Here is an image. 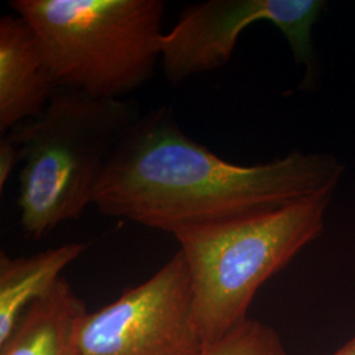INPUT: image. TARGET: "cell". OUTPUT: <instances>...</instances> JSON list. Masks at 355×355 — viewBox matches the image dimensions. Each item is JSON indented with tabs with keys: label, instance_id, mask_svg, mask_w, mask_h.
Masks as SVG:
<instances>
[{
	"label": "cell",
	"instance_id": "cell-1",
	"mask_svg": "<svg viewBox=\"0 0 355 355\" xmlns=\"http://www.w3.org/2000/svg\"><path fill=\"white\" fill-rule=\"evenodd\" d=\"M343 171L334 155L316 153L253 166L224 161L189 137L162 105L141 114L117 142L92 205L104 216L174 234L331 192Z\"/></svg>",
	"mask_w": 355,
	"mask_h": 355
},
{
	"label": "cell",
	"instance_id": "cell-2",
	"mask_svg": "<svg viewBox=\"0 0 355 355\" xmlns=\"http://www.w3.org/2000/svg\"><path fill=\"white\" fill-rule=\"evenodd\" d=\"M141 114L135 102L60 89L42 114L7 133L21 152L17 205L29 239L41 240L94 204L110 155Z\"/></svg>",
	"mask_w": 355,
	"mask_h": 355
},
{
	"label": "cell",
	"instance_id": "cell-3",
	"mask_svg": "<svg viewBox=\"0 0 355 355\" xmlns=\"http://www.w3.org/2000/svg\"><path fill=\"white\" fill-rule=\"evenodd\" d=\"M333 193L173 234L190 272L193 318L205 347L243 324L263 283L318 239Z\"/></svg>",
	"mask_w": 355,
	"mask_h": 355
},
{
	"label": "cell",
	"instance_id": "cell-4",
	"mask_svg": "<svg viewBox=\"0 0 355 355\" xmlns=\"http://www.w3.org/2000/svg\"><path fill=\"white\" fill-rule=\"evenodd\" d=\"M58 89L123 99L161 61L162 0H12Z\"/></svg>",
	"mask_w": 355,
	"mask_h": 355
},
{
	"label": "cell",
	"instance_id": "cell-5",
	"mask_svg": "<svg viewBox=\"0 0 355 355\" xmlns=\"http://www.w3.org/2000/svg\"><path fill=\"white\" fill-rule=\"evenodd\" d=\"M325 7L321 0H209L191 4L161 40L166 79L180 85L191 76L223 67L242 32L268 21L287 38L296 62L306 67L305 82H312L316 71L312 29Z\"/></svg>",
	"mask_w": 355,
	"mask_h": 355
},
{
	"label": "cell",
	"instance_id": "cell-6",
	"mask_svg": "<svg viewBox=\"0 0 355 355\" xmlns=\"http://www.w3.org/2000/svg\"><path fill=\"white\" fill-rule=\"evenodd\" d=\"M204 349L179 252L152 278L87 312L79 329L80 355H202Z\"/></svg>",
	"mask_w": 355,
	"mask_h": 355
},
{
	"label": "cell",
	"instance_id": "cell-7",
	"mask_svg": "<svg viewBox=\"0 0 355 355\" xmlns=\"http://www.w3.org/2000/svg\"><path fill=\"white\" fill-rule=\"evenodd\" d=\"M33 29L19 15L0 19V132L35 119L58 91Z\"/></svg>",
	"mask_w": 355,
	"mask_h": 355
},
{
	"label": "cell",
	"instance_id": "cell-8",
	"mask_svg": "<svg viewBox=\"0 0 355 355\" xmlns=\"http://www.w3.org/2000/svg\"><path fill=\"white\" fill-rule=\"evenodd\" d=\"M87 315L85 303L64 279L28 306L0 355H80L79 329Z\"/></svg>",
	"mask_w": 355,
	"mask_h": 355
},
{
	"label": "cell",
	"instance_id": "cell-9",
	"mask_svg": "<svg viewBox=\"0 0 355 355\" xmlns=\"http://www.w3.org/2000/svg\"><path fill=\"white\" fill-rule=\"evenodd\" d=\"M87 249L86 243H64L31 257L0 253V345L7 341L28 306L45 296L61 272Z\"/></svg>",
	"mask_w": 355,
	"mask_h": 355
},
{
	"label": "cell",
	"instance_id": "cell-10",
	"mask_svg": "<svg viewBox=\"0 0 355 355\" xmlns=\"http://www.w3.org/2000/svg\"><path fill=\"white\" fill-rule=\"evenodd\" d=\"M202 355H287L279 334L263 322L248 318L218 341L207 346Z\"/></svg>",
	"mask_w": 355,
	"mask_h": 355
},
{
	"label": "cell",
	"instance_id": "cell-11",
	"mask_svg": "<svg viewBox=\"0 0 355 355\" xmlns=\"http://www.w3.org/2000/svg\"><path fill=\"white\" fill-rule=\"evenodd\" d=\"M21 164V152L19 145L13 141L10 135H4L0 141V192L12 175L16 166Z\"/></svg>",
	"mask_w": 355,
	"mask_h": 355
},
{
	"label": "cell",
	"instance_id": "cell-12",
	"mask_svg": "<svg viewBox=\"0 0 355 355\" xmlns=\"http://www.w3.org/2000/svg\"><path fill=\"white\" fill-rule=\"evenodd\" d=\"M331 355H355V336L350 341L345 343L340 350Z\"/></svg>",
	"mask_w": 355,
	"mask_h": 355
}]
</instances>
